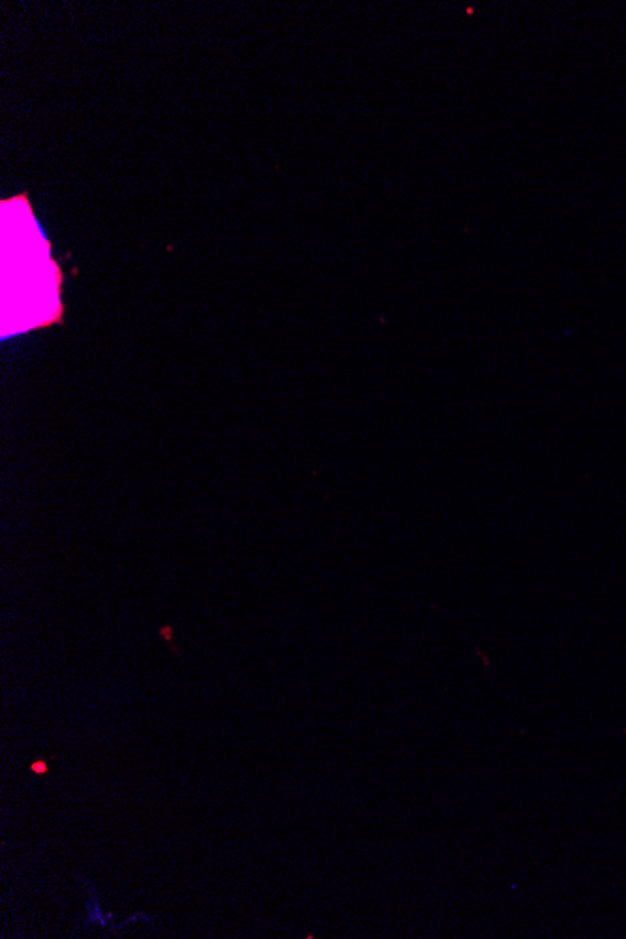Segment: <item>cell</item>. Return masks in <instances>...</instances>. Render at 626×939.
Instances as JSON below:
<instances>
[{
    "label": "cell",
    "mask_w": 626,
    "mask_h": 939,
    "mask_svg": "<svg viewBox=\"0 0 626 939\" xmlns=\"http://www.w3.org/2000/svg\"><path fill=\"white\" fill-rule=\"evenodd\" d=\"M30 771H32L34 775H38V776L47 775V771H49V767H47V761L45 760L34 761V763L30 765Z\"/></svg>",
    "instance_id": "1"
}]
</instances>
